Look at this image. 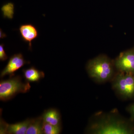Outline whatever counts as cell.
Masks as SVG:
<instances>
[{"label": "cell", "mask_w": 134, "mask_h": 134, "mask_svg": "<svg viewBox=\"0 0 134 134\" xmlns=\"http://www.w3.org/2000/svg\"><path fill=\"white\" fill-rule=\"evenodd\" d=\"M90 127V130L95 134H131L133 131L126 121L114 115L102 117Z\"/></svg>", "instance_id": "obj_1"}, {"label": "cell", "mask_w": 134, "mask_h": 134, "mask_svg": "<svg viewBox=\"0 0 134 134\" xmlns=\"http://www.w3.org/2000/svg\"><path fill=\"white\" fill-rule=\"evenodd\" d=\"M114 62L104 55H100L91 60L86 69L89 75L97 82L109 81L114 74Z\"/></svg>", "instance_id": "obj_2"}, {"label": "cell", "mask_w": 134, "mask_h": 134, "mask_svg": "<svg viewBox=\"0 0 134 134\" xmlns=\"http://www.w3.org/2000/svg\"><path fill=\"white\" fill-rule=\"evenodd\" d=\"M29 82H23L19 76H12L9 79L0 82V99L7 101L19 93H25L31 88Z\"/></svg>", "instance_id": "obj_3"}, {"label": "cell", "mask_w": 134, "mask_h": 134, "mask_svg": "<svg viewBox=\"0 0 134 134\" xmlns=\"http://www.w3.org/2000/svg\"><path fill=\"white\" fill-rule=\"evenodd\" d=\"M113 87L124 97H133L134 96V75L119 72L114 77Z\"/></svg>", "instance_id": "obj_4"}, {"label": "cell", "mask_w": 134, "mask_h": 134, "mask_svg": "<svg viewBox=\"0 0 134 134\" xmlns=\"http://www.w3.org/2000/svg\"><path fill=\"white\" fill-rule=\"evenodd\" d=\"M114 64L119 72L134 75V50L121 53Z\"/></svg>", "instance_id": "obj_5"}, {"label": "cell", "mask_w": 134, "mask_h": 134, "mask_svg": "<svg viewBox=\"0 0 134 134\" xmlns=\"http://www.w3.org/2000/svg\"><path fill=\"white\" fill-rule=\"evenodd\" d=\"M32 120V119H27L23 122L9 125L1 119L0 133L26 134V130Z\"/></svg>", "instance_id": "obj_6"}, {"label": "cell", "mask_w": 134, "mask_h": 134, "mask_svg": "<svg viewBox=\"0 0 134 134\" xmlns=\"http://www.w3.org/2000/svg\"><path fill=\"white\" fill-rule=\"evenodd\" d=\"M29 63V62L25 60L23 56L21 53L12 55L10 58L7 65L1 72V77H3L7 75H9L10 77L14 76L15 72L25 64Z\"/></svg>", "instance_id": "obj_7"}, {"label": "cell", "mask_w": 134, "mask_h": 134, "mask_svg": "<svg viewBox=\"0 0 134 134\" xmlns=\"http://www.w3.org/2000/svg\"><path fill=\"white\" fill-rule=\"evenodd\" d=\"M19 31L22 39L29 43V49H31L32 42L38 37L37 30L33 25L28 24L21 25Z\"/></svg>", "instance_id": "obj_8"}, {"label": "cell", "mask_w": 134, "mask_h": 134, "mask_svg": "<svg viewBox=\"0 0 134 134\" xmlns=\"http://www.w3.org/2000/svg\"><path fill=\"white\" fill-rule=\"evenodd\" d=\"M45 122L53 125H61V115L58 110L54 108L46 110L42 116Z\"/></svg>", "instance_id": "obj_9"}, {"label": "cell", "mask_w": 134, "mask_h": 134, "mask_svg": "<svg viewBox=\"0 0 134 134\" xmlns=\"http://www.w3.org/2000/svg\"><path fill=\"white\" fill-rule=\"evenodd\" d=\"M25 78L28 82H38L45 76L43 71H40L34 67H31L23 70Z\"/></svg>", "instance_id": "obj_10"}, {"label": "cell", "mask_w": 134, "mask_h": 134, "mask_svg": "<svg viewBox=\"0 0 134 134\" xmlns=\"http://www.w3.org/2000/svg\"><path fill=\"white\" fill-rule=\"evenodd\" d=\"M44 124V121L42 116L32 119V121L26 130V134H44L43 131Z\"/></svg>", "instance_id": "obj_11"}, {"label": "cell", "mask_w": 134, "mask_h": 134, "mask_svg": "<svg viewBox=\"0 0 134 134\" xmlns=\"http://www.w3.org/2000/svg\"><path fill=\"white\" fill-rule=\"evenodd\" d=\"M62 130L60 125H53L45 122L43 126V133L45 134H59Z\"/></svg>", "instance_id": "obj_12"}, {"label": "cell", "mask_w": 134, "mask_h": 134, "mask_svg": "<svg viewBox=\"0 0 134 134\" xmlns=\"http://www.w3.org/2000/svg\"><path fill=\"white\" fill-rule=\"evenodd\" d=\"M3 16L12 19L14 14V5L12 3L4 5L2 8Z\"/></svg>", "instance_id": "obj_13"}, {"label": "cell", "mask_w": 134, "mask_h": 134, "mask_svg": "<svg viewBox=\"0 0 134 134\" xmlns=\"http://www.w3.org/2000/svg\"><path fill=\"white\" fill-rule=\"evenodd\" d=\"M4 45L2 44L0 45V60L2 61H4L7 59L8 57L5 52L4 49Z\"/></svg>", "instance_id": "obj_14"}, {"label": "cell", "mask_w": 134, "mask_h": 134, "mask_svg": "<svg viewBox=\"0 0 134 134\" xmlns=\"http://www.w3.org/2000/svg\"><path fill=\"white\" fill-rule=\"evenodd\" d=\"M128 110L131 114L132 119H134V104L130 107Z\"/></svg>", "instance_id": "obj_15"}]
</instances>
